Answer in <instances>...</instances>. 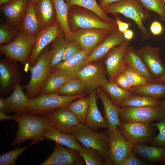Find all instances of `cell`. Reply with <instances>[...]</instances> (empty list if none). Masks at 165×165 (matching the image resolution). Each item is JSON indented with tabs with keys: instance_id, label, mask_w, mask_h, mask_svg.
Listing matches in <instances>:
<instances>
[{
	"instance_id": "obj_4",
	"label": "cell",
	"mask_w": 165,
	"mask_h": 165,
	"mask_svg": "<svg viewBox=\"0 0 165 165\" xmlns=\"http://www.w3.org/2000/svg\"><path fill=\"white\" fill-rule=\"evenodd\" d=\"M85 96L84 94L67 96L56 93L39 95L29 99L26 112L37 116L44 115L57 109L67 107L72 101Z\"/></svg>"
},
{
	"instance_id": "obj_30",
	"label": "cell",
	"mask_w": 165,
	"mask_h": 165,
	"mask_svg": "<svg viewBox=\"0 0 165 165\" xmlns=\"http://www.w3.org/2000/svg\"><path fill=\"white\" fill-rule=\"evenodd\" d=\"M53 4L56 14V19L59 24L67 39L72 40L71 31L69 23V7L65 0H51Z\"/></svg>"
},
{
	"instance_id": "obj_11",
	"label": "cell",
	"mask_w": 165,
	"mask_h": 165,
	"mask_svg": "<svg viewBox=\"0 0 165 165\" xmlns=\"http://www.w3.org/2000/svg\"><path fill=\"white\" fill-rule=\"evenodd\" d=\"M130 43V40H126L120 45L113 48L106 55L105 64L109 80L113 81L126 68L124 56Z\"/></svg>"
},
{
	"instance_id": "obj_8",
	"label": "cell",
	"mask_w": 165,
	"mask_h": 165,
	"mask_svg": "<svg viewBox=\"0 0 165 165\" xmlns=\"http://www.w3.org/2000/svg\"><path fill=\"white\" fill-rule=\"evenodd\" d=\"M165 117L160 106L119 107V118L121 122L152 123Z\"/></svg>"
},
{
	"instance_id": "obj_45",
	"label": "cell",
	"mask_w": 165,
	"mask_h": 165,
	"mask_svg": "<svg viewBox=\"0 0 165 165\" xmlns=\"http://www.w3.org/2000/svg\"><path fill=\"white\" fill-rule=\"evenodd\" d=\"M82 50L80 44L76 41L73 40L68 41L64 52L61 61L68 60Z\"/></svg>"
},
{
	"instance_id": "obj_16",
	"label": "cell",
	"mask_w": 165,
	"mask_h": 165,
	"mask_svg": "<svg viewBox=\"0 0 165 165\" xmlns=\"http://www.w3.org/2000/svg\"><path fill=\"white\" fill-rule=\"evenodd\" d=\"M78 151L56 143L50 156L41 165L83 164Z\"/></svg>"
},
{
	"instance_id": "obj_21",
	"label": "cell",
	"mask_w": 165,
	"mask_h": 165,
	"mask_svg": "<svg viewBox=\"0 0 165 165\" xmlns=\"http://www.w3.org/2000/svg\"><path fill=\"white\" fill-rule=\"evenodd\" d=\"M97 95L103 104L105 118L108 124V131H112L119 127L121 122L119 118V107L112 101L103 90H99Z\"/></svg>"
},
{
	"instance_id": "obj_6",
	"label": "cell",
	"mask_w": 165,
	"mask_h": 165,
	"mask_svg": "<svg viewBox=\"0 0 165 165\" xmlns=\"http://www.w3.org/2000/svg\"><path fill=\"white\" fill-rule=\"evenodd\" d=\"M73 134L83 146L97 150L102 158L107 156L108 150V132L98 133L84 124L79 123L74 128Z\"/></svg>"
},
{
	"instance_id": "obj_56",
	"label": "cell",
	"mask_w": 165,
	"mask_h": 165,
	"mask_svg": "<svg viewBox=\"0 0 165 165\" xmlns=\"http://www.w3.org/2000/svg\"><path fill=\"white\" fill-rule=\"evenodd\" d=\"M10 0H0V6L4 4Z\"/></svg>"
},
{
	"instance_id": "obj_20",
	"label": "cell",
	"mask_w": 165,
	"mask_h": 165,
	"mask_svg": "<svg viewBox=\"0 0 165 165\" xmlns=\"http://www.w3.org/2000/svg\"><path fill=\"white\" fill-rule=\"evenodd\" d=\"M77 74L59 70H52L46 80L39 95L57 93L70 79L77 78Z\"/></svg>"
},
{
	"instance_id": "obj_9",
	"label": "cell",
	"mask_w": 165,
	"mask_h": 165,
	"mask_svg": "<svg viewBox=\"0 0 165 165\" xmlns=\"http://www.w3.org/2000/svg\"><path fill=\"white\" fill-rule=\"evenodd\" d=\"M152 126L150 123L121 122L118 128L123 136L134 145L151 142Z\"/></svg>"
},
{
	"instance_id": "obj_3",
	"label": "cell",
	"mask_w": 165,
	"mask_h": 165,
	"mask_svg": "<svg viewBox=\"0 0 165 165\" xmlns=\"http://www.w3.org/2000/svg\"><path fill=\"white\" fill-rule=\"evenodd\" d=\"M50 56V50L48 46L40 53L35 64L29 67L30 79L25 86L26 95L29 99L40 94L43 85L52 72Z\"/></svg>"
},
{
	"instance_id": "obj_43",
	"label": "cell",
	"mask_w": 165,
	"mask_h": 165,
	"mask_svg": "<svg viewBox=\"0 0 165 165\" xmlns=\"http://www.w3.org/2000/svg\"><path fill=\"white\" fill-rule=\"evenodd\" d=\"M152 126L158 128L159 133L157 136L153 138L151 142L155 146H165V117L157 120L156 123H152Z\"/></svg>"
},
{
	"instance_id": "obj_38",
	"label": "cell",
	"mask_w": 165,
	"mask_h": 165,
	"mask_svg": "<svg viewBox=\"0 0 165 165\" xmlns=\"http://www.w3.org/2000/svg\"><path fill=\"white\" fill-rule=\"evenodd\" d=\"M85 90L83 82L77 78H75L66 82L56 93L64 96H75L83 94Z\"/></svg>"
},
{
	"instance_id": "obj_10",
	"label": "cell",
	"mask_w": 165,
	"mask_h": 165,
	"mask_svg": "<svg viewBox=\"0 0 165 165\" xmlns=\"http://www.w3.org/2000/svg\"><path fill=\"white\" fill-rule=\"evenodd\" d=\"M136 51L154 80L165 73V66L160 57L159 48L152 46L148 42Z\"/></svg>"
},
{
	"instance_id": "obj_36",
	"label": "cell",
	"mask_w": 165,
	"mask_h": 165,
	"mask_svg": "<svg viewBox=\"0 0 165 165\" xmlns=\"http://www.w3.org/2000/svg\"><path fill=\"white\" fill-rule=\"evenodd\" d=\"M90 105L89 96L79 98L70 103L67 107L74 114L79 123L84 124Z\"/></svg>"
},
{
	"instance_id": "obj_44",
	"label": "cell",
	"mask_w": 165,
	"mask_h": 165,
	"mask_svg": "<svg viewBox=\"0 0 165 165\" xmlns=\"http://www.w3.org/2000/svg\"><path fill=\"white\" fill-rule=\"evenodd\" d=\"M18 32L13 28L7 25H2L0 27V44H7L16 38Z\"/></svg>"
},
{
	"instance_id": "obj_13",
	"label": "cell",
	"mask_w": 165,
	"mask_h": 165,
	"mask_svg": "<svg viewBox=\"0 0 165 165\" xmlns=\"http://www.w3.org/2000/svg\"><path fill=\"white\" fill-rule=\"evenodd\" d=\"M112 31L95 28L79 29L72 32V38L80 44L82 50L90 53Z\"/></svg>"
},
{
	"instance_id": "obj_57",
	"label": "cell",
	"mask_w": 165,
	"mask_h": 165,
	"mask_svg": "<svg viewBox=\"0 0 165 165\" xmlns=\"http://www.w3.org/2000/svg\"><path fill=\"white\" fill-rule=\"evenodd\" d=\"M31 0L35 4H36L38 3L39 2V0Z\"/></svg>"
},
{
	"instance_id": "obj_35",
	"label": "cell",
	"mask_w": 165,
	"mask_h": 165,
	"mask_svg": "<svg viewBox=\"0 0 165 165\" xmlns=\"http://www.w3.org/2000/svg\"><path fill=\"white\" fill-rule=\"evenodd\" d=\"M161 100L152 97L132 94L126 98L120 107L125 106L142 107L160 106Z\"/></svg>"
},
{
	"instance_id": "obj_17",
	"label": "cell",
	"mask_w": 165,
	"mask_h": 165,
	"mask_svg": "<svg viewBox=\"0 0 165 165\" xmlns=\"http://www.w3.org/2000/svg\"><path fill=\"white\" fill-rule=\"evenodd\" d=\"M68 16L73 26L82 29H99L114 31L118 29L116 22L109 23L101 19L84 13H72Z\"/></svg>"
},
{
	"instance_id": "obj_28",
	"label": "cell",
	"mask_w": 165,
	"mask_h": 165,
	"mask_svg": "<svg viewBox=\"0 0 165 165\" xmlns=\"http://www.w3.org/2000/svg\"><path fill=\"white\" fill-rule=\"evenodd\" d=\"M127 67L144 76L151 82L154 79L149 73L145 64L137 53L135 48L129 46L124 56Z\"/></svg>"
},
{
	"instance_id": "obj_46",
	"label": "cell",
	"mask_w": 165,
	"mask_h": 165,
	"mask_svg": "<svg viewBox=\"0 0 165 165\" xmlns=\"http://www.w3.org/2000/svg\"><path fill=\"white\" fill-rule=\"evenodd\" d=\"M148 163L139 158L132 151L130 152L121 165H145Z\"/></svg>"
},
{
	"instance_id": "obj_19",
	"label": "cell",
	"mask_w": 165,
	"mask_h": 165,
	"mask_svg": "<svg viewBox=\"0 0 165 165\" xmlns=\"http://www.w3.org/2000/svg\"><path fill=\"white\" fill-rule=\"evenodd\" d=\"M29 1L10 0L1 6V11L11 26L19 27Z\"/></svg>"
},
{
	"instance_id": "obj_18",
	"label": "cell",
	"mask_w": 165,
	"mask_h": 165,
	"mask_svg": "<svg viewBox=\"0 0 165 165\" xmlns=\"http://www.w3.org/2000/svg\"><path fill=\"white\" fill-rule=\"evenodd\" d=\"M123 33L118 29L112 31L100 43L96 46L89 55L90 62H94L104 57L114 47L125 41Z\"/></svg>"
},
{
	"instance_id": "obj_32",
	"label": "cell",
	"mask_w": 165,
	"mask_h": 165,
	"mask_svg": "<svg viewBox=\"0 0 165 165\" xmlns=\"http://www.w3.org/2000/svg\"><path fill=\"white\" fill-rule=\"evenodd\" d=\"M15 67L11 63L4 60L0 62V84L3 90H6L13 84L15 85L18 82L17 79V72Z\"/></svg>"
},
{
	"instance_id": "obj_50",
	"label": "cell",
	"mask_w": 165,
	"mask_h": 165,
	"mask_svg": "<svg viewBox=\"0 0 165 165\" xmlns=\"http://www.w3.org/2000/svg\"><path fill=\"white\" fill-rule=\"evenodd\" d=\"M122 0H101L100 1L99 6L102 9L110 4Z\"/></svg>"
},
{
	"instance_id": "obj_31",
	"label": "cell",
	"mask_w": 165,
	"mask_h": 165,
	"mask_svg": "<svg viewBox=\"0 0 165 165\" xmlns=\"http://www.w3.org/2000/svg\"><path fill=\"white\" fill-rule=\"evenodd\" d=\"M133 94L150 96L160 100L165 99V84L151 82L144 86L132 87L129 90Z\"/></svg>"
},
{
	"instance_id": "obj_22",
	"label": "cell",
	"mask_w": 165,
	"mask_h": 165,
	"mask_svg": "<svg viewBox=\"0 0 165 165\" xmlns=\"http://www.w3.org/2000/svg\"><path fill=\"white\" fill-rule=\"evenodd\" d=\"M89 96V108L84 124L95 130L100 129L108 128L107 120L102 116L97 106V93L93 90L90 92Z\"/></svg>"
},
{
	"instance_id": "obj_29",
	"label": "cell",
	"mask_w": 165,
	"mask_h": 165,
	"mask_svg": "<svg viewBox=\"0 0 165 165\" xmlns=\"http://www.w3.org/2000/svg\"><path fill=\"white\" fill-rule=\"evenodd\" d=\"M35 7L36 15L42 29L50 26L55 21V11L51 0H39L35 4Z\"/></svg>"
},
{
	"instance_id": "obj_26",
	"label": "cell",
	"mask_w": 165,
	"mask_h": 165,
	"mask_svg": "<svg viewBox=\"0 0 165 165\" xmlns=\"http://www.w3.org/2000/svg\"><path fill=\"white\" fill-rule=\"evenodd\" d=\"M6 99L7 104L6 113L26 112L29 98L23 92L19 82L14 86L11 94Z\"/></svg>"
},
{
	"instance_id": "obj_2",
	"label": "cell",
	"mask_w": 165,
	"mask_h": 165,
	"mask_svg": "<svg viewBox=\"0 0 165 165\" xmlns=\"http://www.w3.org/2000/svg\"><path fill=\"white\" fill-rule=\"evenodd\" d=\"M102 9L106 14L120 13L132 20L140 29L144 39L150 38V33L143 24L150 17V11L144 7L139 0H122Z\"/></svg>"
},
{
	"instance_id": "obj_52",
	"label": "cell",
	"mask_w": 165,
	"mask_h": 165,
	"mask_svg": "<svg viewBox=\"0 0 165 165\" xmlns=\"http://www.w3.org/2000/svg\"><path fill=\"white\" fill-rule=\"evenodd\" d=\"M123 35L126 40L130 41L133 38L134 34L132 30L128 29L123 33Z\"/></svg>"
},
{
	"instance_id": "obj_42",
	"label": "cell",
	"mask_w": 165,
	"mask_h": 165,
	"mask_svg": "<svg viewBox=\"0 0 165 165\" xmlns=\"http://www.w3.org/2000/svg\"><path fill=\"white\" fill-rule=\"evenodd\" d=\"M132 87L144 86L152 82L130 68L126 67L123 73Z\"/></svg>"
},
{
	"instance_id": "obj_5",
	"label": "cell",
	"mask_w": 165,
	"mask_h": 165,
	"mask_svg": "<svg viewBox=\"0 0 165 165\" xmlns=\"http://www.w3.org/2000/svg\"><path fill=\"white\" fill-rule=\"evenodd\" d=\"M35 44V37L20 31L12 42L1 46L0 51L11 61H18L26 65L29 63L31 52Z\"/></svg>"
},
{
	"instance_id": "obj_49",
	"label": "cell",
	"mask_w": 165,
	"mask_h": 165,
	"mask_svg": "<svg viewBox=\"0 0 165 165\" xmlns=\"http://www.w3.org/2000/svg\"><path fill=\"white\" fill-rule=\"evenodd\" d=\"M115 21L118 30L123 33L131 26V24L130 23L123 22L118 17L116 18Z\"/></svg>"
},
{
	"instance_id": "obj_34",
	"label": "cell",
	"mask_w": 165,
	"mask_h": 165,
	"mask_svg": "<svg viewBox=\"0 0 165 165\" xmlns=\"http://www.w3.org/2000/svg\"><path fill=\"white\" fill-rule=\"evenodd\" d=\"M101 87L109 96L112 101L119 107L123 101L133 94L130 91L120 87L113 81H108L104 83Z\"/></svg>"
},
{
	"instance_id": "obj_14",
	"label": "cell",
	"mask_w": 165,
	"mask_h": 165,
	"mask_svg": "<svg viewBox=\"0 0 165 165\" xmlns=\"http://www.w3.org/2000/svg\"><path fill=\"white\" fill-rule=\"evenodd\" d=\"M43 117L48 119L50 126L67 134H73L75 127L79 124L74 114L67 107L57 109Z\"/></svg>"
},
{
	"instance_id": "obj_41",
	"label": "cell",
	"mask_w": 165,
	"mask_h": 165,
	"mask_svg": "<svg viewBox=\"0 0 165 165\" xmlns=\"http://www.w3.org/2000/svg\"><path fill=\"white\" fill-rule=\"evenodd\" d=\"M144 7L149 11L157 14L161 21L165 22V3L163 0H139Z\"/></svg>"
},
{
	"instance_id": "obj_1",
	"label": "cell",
	"mask_w": 165,
	"mask_h": 165,
	"mask_svg": "<svg viewBox=\"0 0 165 165\" xmlns=\"http://www.w3.org/2000/svg\"><path fill=\"white\" fill-rule=\"evenodd\" d=\"M13 120L18 124L16 135L11 144L12 147L20 145L27 140L32 142L45 139L43 132L50 126L48 119L27 112H15Z\"/></svg>"
},
{
	"instance_id": "obj_39",
	"label": "cell",
	"mask_w": 165,
	"mask_h": 165,
	"mask_svg": "<svg viewBox=\"0 0 165 165\" xmlns=\"http://www.w3.org/2000/svg\"><path fill=\"white\" fill-rule=\"evenodd\" d=\"M79 155L86 165H104L102 158L99 152L92 148L82 145L78 151Z\"/></svg>"
},
{
	"instance_id": "obj_12",
	"label": "cell",
	"mask_w": 165,
	"mask_h": 165,
	"mask_svg": "<svg viewBox=\"0 0 165 165\" xmlns=\"http://www.w3.org/2000/svg\"><path fill=\"white\" fill-rule=\"evenodd\" d=\"M61 29L62 28L56 20L50 26L42 29L37 35L29 60V63L31 66L35 64L42 51L50 43L61 36Z\"/></svg>"
},
{
	"instance_id": "obj_58",
	"label": "cell",
	"mask_w": 165,
	"mask_h": 165,
	"mask_svg": "<svg viewBox=\"0 0 165 165\" xmlns=\"http://www.w3.org/2000/svg\"><path fill=\"white\" fill-rule=\"evenodd\" d=\"M164 0V2L165 3V0Z\"/></svg>"
},
{
	"instance_id": "obj_48",
	"label": "cell",
	"mask_w": 165,
	"mask_h": 165,
	"mask_svg": "<svg viewBox=\"0 0 165 165\" xmlns=\"http://www.w3.org/2000/svg\"><path fill=\"white\" fill-rule=\"evenodd\" d=\"M150 30L153 35L157 36L163 33V29L160 22L155 20L151 23L150 26Z\"/></svg>"
},
{
	"instance_id": "obj_54",
	"label": "cell",
	"mask_w": 165,
	"mask_h": 165,
	"mask_svg": "<svg viewBox=\"0 0 165 165\" xmlns=\"http://www.w3.org/2000/svg\"><path fill=\"white\" fill-rule=\"evenodd\" d=\"M154 82L165 84V73L160 77L155 79Z\"/></svg>"
},
{
	"instance_id": "obj_15",
	"label": "cell",
	"mask_w": 165,
	"mask_h": 165,
	"mask_svg": "<svg viewBox=\"0 0 165 165\" xmlns=\"http://www.w3.org/2000/svg\"><path fill=\"white\" fill-rule=\"evenodd\" d=\"M77 78L83 82L86 90L90 92L108 81L102 66L94 62L90 63L80 70Z\"/></svg>"
},
{
	"instance_id": "obj_53",
	"label": "cell",
	"mask_w": 165,
	"mask_h": 165,
	"mask_svg": "<svg viewBox=\"0 0 165 165\" xmlns=\"http://www.w3.org/2000/svg\"><path fill=\"white\" fill-rule=\"evenodd\" d=\"M13 116H9L6 114L5 112H0V120H13Z\"/></svg>"
},
{
	"instance_id": "obj_25",
	"label": "cell",
	"mask_w": 165,
	"mask_h": 165,
	"mask_svg": "<svg viewBox=\"0 0 165 165\" xmlns=\"http://www.w3.org/2000/svg\"><path fill=\"white\" fill-rule=\"evenodd\" d=\"M132 152L137 156L151 163L165 162V146H152L145 143L134 144Z\"/></svg>"
},
{
	"instance_id": "obj_55",
	"label": "cell",
	"mask_w": 165,
	"mask_h": 165,
	"mask_svg": "<svg viewBox=\"0 0 165 165\" xmlns=\"http://www.w3.org/2000/svg\"><path fill=\"white\" fill-rule=\"evenodd\" d=\"M160 106L165 114V99L161 100Z\"/></svg>"
},
{
	"instance_id": "obj_59",
	"label": "cell",
	"mask_w": 165,
	"mask_h": 165,
	"mask_svg": "<svg viewBox=\"0 0 165 165\" xmlns=\"http://www.w3.org/2000/svg\"><path fill=\"white\" fill-rule=\"evenodd\" d=\"M101 0H100V1H101Z\"/></svg>"
},
{
	"instance_id": "obj_27",
	"label": "cell",
	"mask_w": 165,
	"mask_h": 165,
	"mask_svg": "<svg viewBox=\"0 0 165 165\" xmlns=\"http://www.w3.org/2000/svg\"><path fill=\"white\" fill-rule=\"evenodd\" d=\"M90 54L89 52L82 50L68 60L61 61L52 69L63 70L78 74L84 67L90 63L89 59Z\"/></svg>"
},
{
	"instance_id": "obj_37",
	"label": "cell",
	"mask_w": 165,
	"mask_h": 165,
	"mask_svg": "<svg viewBox=\"0 0 165 165\" xmlns=\"http://www.w3.org/2000/svg\"><path fill=\"white\" fill-rule=\"evenodd\" d=\"M68 41L66 37L61 36L52 42L50 50V65L52 68L62 61L64 50Z\"/></svg>"
},
{
	"instance_id": "obj_7",
	"label": "cell",
	"mask_w": 165,
	"mask_h": 165,
	"mask_svg": "<svg viewBox=\"0 0 165 165\" xmlns=\"http://www.w3.org/2000/svg\"><path fill=\"white\" fill-rule=\"evenodd\" d=\"M108 133V150L105 164L121 165L132 151L134 144L123 136L118 127Z\"/></svg>"
},
{
	"instance_id": "obj_23",
	"label": "cell",
	"mask_w": 165,
	"mask_h": 165,
	"mask_svg": "<svg viewBox=\"0 0 165 165\" xmlns=\"http://www.w3.org/2000/svg\"><path fill=\"white\" fill-rule=\"evenodd\" d=\"M35 6L34 2L29 0L19 27L20 31L34 37L42 29L36 15Z\"/></svg>"
},
{
	"instance_id": "obj_24",
	"label": "cell",
	"mask_w": 165,
	"mask_h": 165,
	"mask_svg": "<svg viewBox=\"0 0 165 165\" xmlns=\"http://www.w3.org/2000/svg\"><path fill=\"white\" fill-rule=\"evenodd\" d=\"M45 139L50 140L68 148L78 151L82 145L73 134H65L53 127L49 126L43 132Z\"/></svg>"
},
{
	"instance_id": "obj_51",
	"label": "cell",
	"mask_w": 165,
	"mask_h": 165,
	"mask_svg": "<svg viewBox=\"0 0 165 165\" xmlns=\"http://www.w3.org/2000/svg\"><path fill=\"white\" fill-rule=\"evenodd\" d=\"M7 108V104L6 99L0 98V111L6 112Z\"/></svg>"
},
{
	"instance_id": "obj_33",
	"label": "cell",
	"mask_w": 165,
	"mask_h": 165,
	"mask_svg": "<svg viewBox=\"0 0 165 165\" xmlns=\"http://www.w3.org/2000/svg\"><path fill=\"white\" fill-rule=\"evenodd\" d=\"M69 7L76 5L92 12L103 20L109 23L116 22L115 20L109 18L103 11L96 0H65Z\"/></svg>"
},
{
	"instance_id": "obj_47",
	"label": "cell",
	"mask_w": 165,
	"mask_h": 165,
	"mask_svg": "<svg viewBox=\"0 0 165 165\" xmlns=\"http://www.w3.org/2000/svg\"><path fill=\"white\" fill-rule=\"evenodd\" d=\"M113 81L118 86L126 90L129 91L132 87L123 73L117 76Z\"/></svg>"
},
{
	"instance_id": "obj_40",
	"label": "cell",
	"mask_w": 165,
	"mask_h": 165,
	"mask_svg": "<svg viewBox=\"0 0 165 165\" xmlns=\"http://www.w3.org/2000/svg\"><path fill=\"white\" fill-rule=\"evenodd\" d=\"M40 141H41L32 142L27 146L16 148L1 155L0 156V165H15L17 159L22 153L29 147Z\"/></svg>"
}]
</instances>
